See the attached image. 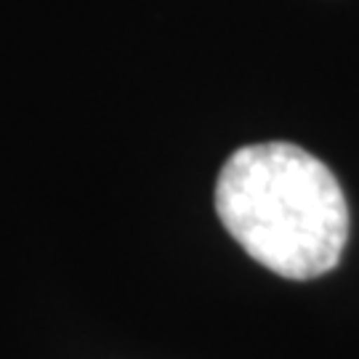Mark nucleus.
Masks as SVG:
<instances>
[{"mask_svg":"<svg viewBox=\"0 0 359 359\" xmlns=\"http://www.w3.org/2000/svg\"><path fill=\"white\" fill-rule=\"evenodd\" d=\"M216 213L261 266L311 280L338 266L348 205L333 170L287 142L240 147L216 181Z\"/></svg>","mask_w":359,"mask_h":359,"instance_id":"f257e3e1","label":"nucleus"}]
</instances>
